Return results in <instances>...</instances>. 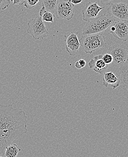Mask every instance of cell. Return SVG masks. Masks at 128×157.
I'll return each instance as SVG.
<instances>
[{
	"instance_id": "obj_1",
	"label": "cell",
	"mask_w": 128,
	"mask_h": 157,
	"mask_svg": "<svg viewBox=\"0 0 128 157\" xmlns=\"http://www.w3.org/2000/svg\"><path fill=\"white\" fill-rule=\"evenodd\" d=\"M27 130V117L23 110L12 104H0V157H4L6 147Z\"/></svg>"
},
{
	"instance_id": "obj_2",
	"label": "cell",
	"mask_w": 128,
	"mask_h": 157,
	"mask_svg": "<svg viewBox=\"0 0 128 157\" xmlns=\"http://www.w3.org/2000/svg\"><path fill=\"white\" fill-rule=\"evenodd\" d=\"M107 13L87 22L83 28L82 36L101 33L111 26L115 21Z\"/></svg>"
},
{
	"instance_id": "obj_3",
	"label": "cell",
	"mask_w": 128,
	"mask_h": 157,
	"mask_svg": "<svg viewBox=\"0 0 128 157\" xmlns=\"http://www.w3.org/2000/svg\"><path fill=\"white\" fill-rule=\"evenodd\" d=\"M79 40L83 51L90 55L107 45L105 37L101 33L85 35Z\"/></svg>"
},
{
	"instance_id": "obj_4",
	"label": "cell",
	"mask_w": 128,
	"mask_h": 157,
	"mask_svg": "<svg viewBox=\"0 0 128 157\" xmlns=\"http://www.w3.org/2000/svg\"><path fill=\"white\" fill-rule=\"evenodd\" d=\"M27 33L36 40L44 39L48 35L49 30L41 17L29 20Z\"/></svg>"
},
{
	"instance_id": "obj_5",
	"label": "cell",
	"mask_w": 128,
	"mask_h": 157,
	"mask_svg": "<svg viewBox=\"0 0 128 157\" xmlns=\"http://www.w3.org/2000/svg\"><path fill=\"white\" fill-rule=\"evenodd\" d=\"M128 48L124 44H114L110 47L108 50V53L113 58V65L117 67L128 62Z\"/></svg>"
},
{
	"instance_id": "obj_6",
	"label": "cell",
	"mask_w": 128,
	"mask_h": 157,
	"mask_svg": "<svg viewBox=\"0 0 128 157\" xmlns=\"http://www.w3.org/2000/svg\"><path fill=\"white\" fill-rule=\"evenodd\" d=\"M74 5L70 0L68 2L58 0L55 10L57 18L70 21L74 16Z\"/></svg>"
},
{
	"instance_id": "obj_7",
	"label": "cell",
	"mask_w": 128,
	"mask_h": 157,
	"mask_svg": "<svg viewBox=\"0 0 128 157\" xmlns=\"http://www.w3.org/2000/svg\"><path fill=\"white\" fill-rule=\"evenodd\" d=\"M110 33L122 41H128V21L117 20L111 27Z\"/></svg>"
},
{
	"instance_id": "obj_8",
	"label": "cell",
	"mask_w": 128,
	"mask_h": 157,
	"mask_svg": "<svg viewBox=\"0 0 128 157\" xmlns=\"http://www.w3.org/2000/svg\"><path fill=\"white\" fill-rule=\"evenodd\" d=\"M107 13L116 20L128 21V5L125 3H112L109 5Z\"/></svg>"
},
{
	"instance_id": "obj_9",
	"label": "cell",
	"mask_w": 128,
	"mask_h": 157,
	"mask_svg": "<svg viewBox=\"0 0 128 157\" xmlns=\"http://www.w3.org/2000/svg\"><path fill=\"white\" fill-rule=\"evenodd\" d=\"M105 8V6H99L97 2H88L84 6L82 9L83 21L87 22L97 17L100 11Z\"/></svg>"
},
{
	"instance_id": "obj_10",
	"label": "cell",
	"mask_w": 128,
	"mask_h": 157,
	"mask_svg": "<svg viewBox=\"0 0 128 157\" xmlns=\"http://www.w3.org/2000/svg\"><path fill=\"white\" fill-rule=\"evenodd\" d=\"M66 42V50L70 56H74L78 54L81 46L80 40L75 33L71 32L68 35H65Z\"/></svg>"
},
{
	"instance_id": "obj_11",
	"label": "cell",
	"mask_w": 128,
	"mask_h": 157,
	"mask_svg": "<svg viewBox=\"0 0 128 157\" xmlns=\"http://www.w3.org/2000/svg\"><path fill=\"white\" fill-rule=\"evenodd\" d=\"M103 55L95 56L88 63V66L90 69L100 74H104L108 67V65L106 64L102 59Z\"/></svg>"
},
{
	"instance_id": "obj_12",
	"label": "cell",
	"mask_w": 128,
	"mask_h": 157,
	"mask_svg": "<svg viewBox=\"0 0 128 157\" xmlns=\"http://www.w3.org/2000/svg\"><path fill=\"white\" fill-rule=\"evenodd\" d=\"M120 83L121 81L120 78H118L113 72H107L104 74L103 85L105 87H107L109 85H110L113 89H115L119 87Z\"/></svg>"
},
{
	"instance_id": "obj_13",
	"label": "cell",
	"mask_w": 128,
	"mask_h": 157,
	"mask_svg": "<svg viewBox=\"0 0 128 157\" xmlns=\"http://www.w3.org/2000/svg\"><path fill=\"white\" fill-rule=\"evenodd\" d=\"M121 83L128 90V62L119 67Z\"/></svg>"
},
{
	"instance_id": "obj_14",
	"label": "cell",
	"mask_w": 128,
	"mask_h": 157,
	"mask_svg": "<svg viewBox=\"0 0 128 157\" xmlns=\"http://www.w3.org/2000/svg\"><path fill=\"white\" fill-rule=\"evenodd\" d=\"M21 149L16 144H11L6 148L4 157H16L18 156Z\"/></svg>"
},
{
	"instance_id": "obj_15",
	"label": "cell",
	"mask_w": 128,
	"mask_h": 157,
	"mask_svg": "<svg viewBox=\"0 0 128 157\" xmlns=\"http://www.w3.org/2000/svg\"><path fill=\"white\" fill-rule=\"evenodd\" d=\"M58 2V0H42V4L44 6L47 11L54 14Z\"/></svg>"
},
{
	"instance_id": "obj_16",
	"label": "cell",
	"mask_w": 128,
	"mask_h": 157,
	"mask_svg": "<svg viewBox=\"0 0 128 157\" xmlns=\"http://www.w3.org/2000/svg\"><path fill=\"white\" fill-rule=\"evenodd\" d=\"M54 17H55V16H54V14L49 12V11H46L44 13L43 15L41 17L44 22L53 23L54 22L53 19H54Z\"/></svg>"
},
{
	"instance_id": "obj_17",
	"label": "cell",
	"mask_w": 128,
	"mask_h": 157,
	"mask_svg": "<svg viewBox=\"0 0 128 157\" xmlns=\"http://www.w3.org/2000/svg\"><path fill=\"white\" fill-rule=\"evenodd\" d=\"M40 0H24L23 5L27 9H31L35 7L40 2Z\"/></svg>"
},
{
	"instance_id": "obj_18",
	"label": "cell",
	"mask_w": 128,
	"mask_h": 157,
	"mask_svg": "<svg viewBox=\"0 0 128 157\" xmlns=\"http://www.w3.org/2000/svg\"><path fill=\"white\" fill-rule=\"evenodd\" d=\"M102 59L103 60L104 62L107 65L111 64L113 62V56L109 53H108V54H106L104 56H103Z\"/></svg>"
},
{
	"instance_id": "obj_19",
	"label": "cell",
	"mask_w": 128,
	"mask_h": 157,
	"mask_svg": "<svg viewBox=\"0 0 128 157\" xmlns=\"http://www.w3.org/2000/svg\"><path fill=\"white\" fill-rule=\"evenodd\" d=\"M10 0H0V10H2L6 9L10 4Z\"/></svg>"
},
{
	"instance_id": "obj_20",
	"label": "cell",
	"mask_w": 128,
	"mask_h": 157,
	"mask_svg": "<svg viewBox=\"0 0 128 157\" xmlns=\"http://www.w3.org/2000/svg\"><path fill=\"white\" fill-rule=\"evenodd\" d=\"M10 2H12L13 5H23L24 0H10Z\"/></svg>"
},
{
	"instance_id": "obj_21",
	"label": "cell",
	"mask_w": 128,
	"mask_h": 157,
	"mask_svg": "<svg viewBox=\"0 0 128 157\" xmlns=\"http://www.w3.org/2000/svg\"><path fill=\"white\" fill-rule=\"evenodd\" d=\"M101 4L103 5L109 6L112 3L114 0H100Z\"/></svg>"
},
{
	"instance_id": "obj_22",
	"label": "cell",
	"mask_w": 128,
	"mask_h": 157,
	"mask_svg": "<svg viewBox=\"0 0 128 157\" xmlns=\"http://www.w3.org/2000/svg\"><path fill=\"white\" fill-rule=\"evenodd\" d=\"M84 0H70V2L74 5L80 4L83 2Z\"/></svg>"
},
{
	"instance_id": "obj_23",
	"label": "cell",
	"mask_w": 128,
	"mask_h": 157,
	"mask_svg": "<svg viewBox=\"0 0 128 157\" xmlns=\"http://www.w3.org/2000/svg\"><path fill=\"white\" fill-rule=\"evenodd\" d=\"M47 10H46L44 6L42 4V8H41V10H40V11H39V16H40V17H42V15H43L44 13Z\"/></svg>"
},
{
	"instance_id": "obj_24",
	"label": "cell",
	"mask_w": 128,
	"mask_h": 157,
	"mask_svg": "<svg viewBox=\"0 0 128 157\" xmlns=\"http://www.w3.org/2000/svg\"><path fill=\"white\" fill-rule=\"evenodd\" d=\"M79 62L82 68H83V67H84L86 66V61L85 60L83 59H81L79 60Z\"/></svg>"
},
{
	"instance_id": "obj_25",
	"label": "cell",
	"mask_w": 128,
	"mask_h": 157,
	"mask_svg": "<svg viewBox=\"0 0 128 157\" xmlns=\"http://www.w3.org/2000/svg\"><path fill=\"white\" fill-rule=\"evenodd\" d=\"M74 66H75V67H76L77 69H80L82 68V67L81 66V65H80V63H79V60L77 61H76V62L75 63Z\"/></svg>"
},
{
	"instance_id": "obj_26",
	"label": "cell",
	"mask_w": 128,
	"mask_h": 157,
	"mask_svg": "<svg viewBox=\"0 0 128 157\" xmlns=\"http://www.w3.org/2000/svg\"></svg>"
},
{
	"instance_id": "obj_27",
	"label": "cell",
	"mask_w": 128,
	"mask_h": 157,
	"mask_svg": "<svg viewBox=\"0 0 128 157\" xmlns=\"http://www.w3.org/2000/svg\"></svg>"
}]
</instances>
